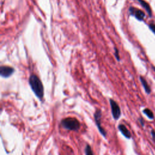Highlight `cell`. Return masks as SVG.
Wrapping results in <instances>:
<instances>
[{"instance_id":"6","label":"cell","mask_w":155,"mask_h":155,"mask_svg":"<svg viewBox=\"0 0 155 155\" xmlns=\"http://www.w3.org/2000/svg\"><path fill=\"white\" fill-rule=\"evenodd\" d=\"M131 15L134 16L139 21H143L145 17V13L141 10L136 9L134 7H130L129 9Z\"/></svg>"},{"instance_id":"4","label":"cell","mask_w":155,"mask_h":155,"mask_svg":"<svg viewBox=\"0 0 155 155\" xmlns=\"http://www.w3.org/2000/svg\"><path fill=\"white\" fill-rule=\"evenodd\" d=\"M101 116H102L101 111L100 110H97L94 114V118L95 120V122L97 124V126L98 127V129L99 132L101 133V135H102L104 137H105L107 133L101 126Z\"/></svg>"},{"instance_id":"1","label":"cell","mask_w":155,"mask_h":155,"mask_svg":"<svg viewBox=\"0 0 155 155\" xmlns=\"http://www.w3.org/2000/svg\"><path fill=\"white\" fill-rule=\"evenodd\" d=\"M29 83L35 95L41 100L44 97V87L39 78L35 75H32L29 78Z\"/></svg>"},{"instance_id":"9","label":"cell","mask_w":155,"mask_h":155,"mask_svg":"<svg viewBox=\"0 0 155 155\" xmlns=\"http://www.w3.org/2000/svg\"><path fill=\"white\" fill-rule=\"evenodd\" d=\"M140 80H141V81L142 83V84H143V87H144L146 93H147V94H149L150 93V91H151V89H150L148 83H147V81H145V80L144 78L143 77H140Z\"/></svg>"},{"instance_id":"15","label":"cell","mask_w":155,"mask_h":155,"mask_svg":"<svg viewBox=\"0 0 155 155\" xmlns=\"http://www.w3.org/2000/svg\"><path fill=\"white\" fill-rule=\"evenodd\" d=\"M139 121H140V122L141 123V124L143 126H144V121L142 119H139Z\"/></svg>"},{"instance_id":"14","label":"cell","mask_w":155,"mask_h":155,"mask_svg":"<svg viewBox=\"0 0 155 155\" xmlns=\"http://www.w3.org/2000/svg\"><path fill=\"white\" fill-rule=\"evenodd\" d=\"M151 134L152 138H153V141L155 142V132H154V130H151Z\"/></svg>"},{"instance_id":"7","label":"cell","mask_w":155,"mask_h":155,"mask_svg":"<svg viewBox=\"0 0 155 155\" xmlns=\"http://www.w3.org/2000/svg\"><path fill=\"white\" fill-rule=\"evenodd\" d=\"M118 129L120 130V132L122 133V134L124 136L130 139L131 138V133L130 131L127 129V128L123 124H119L118 126Z\"/></svg>"},{"instance_id":"5","label":"cell","mask_w":155,"mask_h":155,"mask_svg":"<svg viewBox=\"0 0 155 155\" xmlns=\"http://www.w3.org/2000/svg\"><path fill=\"white\" fill-rule=\"evenodd\" d=\"M15 72V69L9 66H1L0 67V75L3 78L10 77Z\"/></svg>"},{"instance_id":"3","label":"cell","mask_w":155,"mask_h":155,"mask_svg":"<svg viewBox=\"0 0 155 155\" xmlns=\"http://www.w3.org/2000/svg\"><path fill=\"white\" fill-rule=\"evenodd\" d=\"M110 104L111 106L112 116L115 120H117L120 118L121 114L119 106L116 101L112 99H110Z\"/></svg>"},{"instance_id":"8","label":"cell","mask_w":155,"mask_h":155,"mask_svg":"<svg viewBox=\"0 0 155 155\" xmlns=\"http://www.w3.org/2000/svg\"><path fill=\"white\" fill-rule=\"evenodd\" d=\"M139 3H140L141 4V6L146 10V11L148 12V13L149 14L150 16H151V10L150 9V7L149 6V4L146 3L145 1H144V0H138Z\"/></svg>"},{"instance_id":"12","label":"cell","mask_w":155,"mask_h":155,"mask_svg":"<svg viewBox=\"0 0 155 155\" xmlns=\"http://www.w3.org/2000/svg\"><path fill=\"white\" fill-rule=\"evenodd\" d=\"M115 57H116V58L117 59V60L118 61H119V60H120V58H119V52H118V50L115 48Z\"/></svg>"},{"instance_id":"10","label":"cell","mask_w":155,"mask_h":155,"mask_svg":"<svg viewBox=\"0 0 155 155\" xmlns=\"http://www.w3.org/2000/svg\"><path fill=\"white\" fill-rule=\"evenodd\" d=\"M143 113L150 119H153L154 118V115L153 113L148 108H145L143 110Z\"/></svg>"},{"instance_id":"13","label":"cell","mask_w":155,"mask_h":155,"mask_svg":"<svg viewBox=\"0 0 155 155\" xmlns=\"http://www.w3.org/2000/svg\"><path fill=\"white\" fill-rule=\"evenodd\" d=\"M150 29L152 30V32H153V33L155 34V24H151L149 26Z\"/></svg>"},{"instance_id":"11","label":"cell","mask_w":155,"mask_h":155,"mask_svg":"<svg viewBox=\"0 0 155 155\" xmlns=\"http://www.w3.org/2000/svg\"><path fill=\"white\" fill-rule=\"evenodd\" d=\"M85 153H86V155H94L91 148L89 145H86L85 149Z\"/></svg>"},{"instance_id":"2","label":"cell","mask_w":155,"mask_h":155,"mask_svg":"<svg viewBox=\"0 0 155 155\" xmlns=\"http://www.w3.org/2000/svg\"><path fill=\"white\" fill-rule=\"evenodd\" d=\"M61 126L64 129L71 131L79 130L81 127L79 121L73 118H67L64 119L61 121Z\"/></svg>"}]
</instances>
